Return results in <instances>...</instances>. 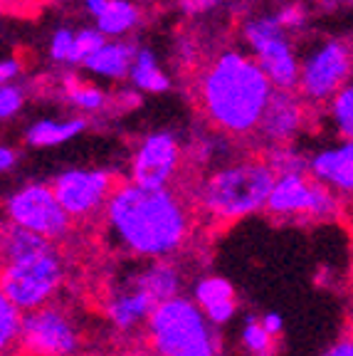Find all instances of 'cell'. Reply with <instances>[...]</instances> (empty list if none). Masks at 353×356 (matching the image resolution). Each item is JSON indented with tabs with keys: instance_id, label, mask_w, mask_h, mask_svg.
I'll list each match as a JSON object with an SVG mask.
<instances>
[{
	"instance_id": "obj_4",
	"label": "cell",
	"mask_w": 353,
	"mask_h": 356,
	"mask_svg": "<svg viewBox=\"0 0 353 356\" xmlns=\"http://www.w3.org/2000/svg\"><path fill=\"white\" fill-rule=\"evenodd\" d=\"M144 349L154 356H222V334L193 297L178 295L151 312Z\"/></svg>"
},
{
	"instance_id": "obj_13",
	"label": "cell",
	"mask_w": 353,
	"mask_h": 356,
	"mask_svg": "<svg viewBox=\"0 0 353 356\" xmlns=\"http://www.w3.org/2000/svg\"><path fill=\"white\" fill-rule=\"evenodd\" d=\"M156 305L158 302L133 280L129 270H124L122 277H116L106 287L101 297V314L114 334L133 337V334H144V327Z\"/></svg>"
},
{
	"instance_id": "obj_38",
	"label": "cell",
	"mask_w": 353,
	"mask_h": 356,
	"mask_svg": "<svg viewBox=\"0 0 353 356\" xmlns=\"http://www.w3.org/2000/svg\"><path fill=\"white\" fill-rule=\"evenodd\" d=\"M136 3H138V6H151V3H156V0H136Z\"/></svg>"
},
{
	"instance_id": "obj_21",
	"label": "cell",
	"mask_w": 353,
	"mask_h": 356,
	"mask_svg": "<svg viewBox=\"0 0 353 356\" xmlns=\"http://www.w3.org/2000/svg\"><path fill=\"white\" fill-rule=\"evenodd\" d=\"M129 84L136 87L141 95H166L171 92L173 79L166 72V67L161 65L158 55L151 47H136V55L131 62V72H129Z\"/></svg>"
},
{
	"instance_id": "obj_20",
	"label": "cell",
	"mask_w": 353,
	"mask_h": 356,
	"mask_svg": "<svg viewBox=\"0 0 353 356\" xmlns=\"http://www.w3.org/2000/svg\"><path fill=\"white\" fill-rule=\"evenodd\" d=\"M133 55H136V44L129 42L126 38H106V42L94 52L84 70L104 82H129Z\"/></svg>"
},
{
	"instance_id": "obj_11",
	"label": "cell",
	"mask_w": 353,
	"mask_h": 356,
	"mask_svg": "<svg viewBox=\"0 0 353 356\" xmlns=\"http://www.w3.org/2000/svg\"><path fill=\"white\" fill-rule=\"evenodd\" d=\"M186 151L176 134L156 129L136 141L129 156V181L151 188H171L181 176Z\"/></svg>"
},
{
	"instance_id": "obj_5",
	"label": "cell",
	"mask_w": 353,
	"mask_h": 356,
	"mask_svg": "<svg viewBox=\"0 0 353 356\" xmlns=\"http://www.w3.org/2000/svg\"><path fill=\"white\" fill-rule=\"evenodd\" d=\"M67 280L65 257L55 243L30 255L3 260V295L22 312L50 305Z\"/></svg>"
},
{
	"instance_id": "obj_33",
	"label": "cell",
	"mask_w": 353,
	"mask_h": 356,
	"mask_svg": "<svg viewBox=\"0 0 353 356\" xmlns=\"http://www.w3.org/2000/svg\"><path fill=\"white\" fill-rule=\"evenodd\" d=\"M20 163V149L13 144H3L0 146V171L3 173H13Z\"/></svg>"
},
{
	"instance_id": "obj_23",
	"label": "cell",
	"mask_w": 353,
	"mask_h": 356,
	"mask_svg": "<svg viewBox=\"0 0 353 356\" xmlns=\"http://www.w3.org/2000/svg\"><path fill=\"white\" fill-rule=\"evenodd\" d=\"M238 344L245 356H277L279 339L267 332L260 314H245L238 332Z\"/></svg>"
},
{
	"instance_id": "obj_24",
	"label": "cell",
	"mask_w": 353,
	"mask_h": 356,
	"mask_svg": "<svg viewBox=\"0 0 353 356\" xmlns=\"http://www.w3.org/2000/svg\"><path fill=\"white\" fill-rule=\"evenodd\" d=\"M326 114L338 139H353V77L326 104Z\"/></svg>"
},
{
	"instance_id": "obj_17",
	"label": "cell",
	"mask_w": 353,
	"mask_h": 356,
	"mask_svg": "<svg viewBox=\"0 0 353 356\" xmlns=\"http://www.w3.org/2000/svg\"><path fill=\"white\" fill-rule=\"evenodd\" d=\"M129 273L156 302H166L171 297L183 295V287H186V275H183V267L176 262V257L133 260V267H129Z\"/></svg>"
},
{
	"instance_id": "obj_31",
	"label": "cell",
	"mask_w": 353,
	"mask_h": 356,
	"mask_svg": "<svg viewBox=\"0 0 353 356\" xmlns=\"http://www.w3.org/2000/svg\"><path fill=\"white\" fill-rule=\"evenodd\" d=\"M22 74V62L17 55H8L0 62V82H17Z\"/></svg>"
},
{
	"instance_id": "obj_19",
	"label": "cell",
	"mask_w": 353,
	"mask_h": 356,
	"mask_svg": "<svg viewBox=\"0 0 353 356\" xmlns=\"http://www.w3.org/2000/svg\"><path fill=\"white\" fill-rule=\"evenodd\" d=\"M57 95L69 109L77 114H101V111L111 109V95L99 84L89 82V79L79 77L74 70H67L57 79Z\"/></svg>"
},
{
	"instance_id": "obj_7",
	"label": "cell",
	"mask_w": 353,
	"mask_h": 356,
	"mask_svg": "<svg viewBox=\"0 0 353 356\" xmlns=\"http://www.w3.org/2000/svg\"><path fill=\"white\" fill-rule=\"evenodd\" d=\"M243 42L262 65L277 89H299L302 55L292 42V33L281 28L274 13H260L243 22Z\"/></svg>"
},
{
	"instance_id": "obj_32",
	"label": "cell",
	"mask_w": 353,
	"mask_h": 356,
	"mask_svg": "<svg viewBox=\"0 0 353 356\" xmlns=\"http://www.w3.org/2000/svg\"><path fill=\"white\" fill-rule=\"evenodd\" d=\"M319 356H353V332L343 334L336 341H331Z\"/></svg>"
},
{
	"instance_id": "obj_14",
	"label": "cell",
	"mask_w": 353,
	"mask_h": 356,
	"mask_svg": "<svg viewBox=\"0 0 353 356\" xmlns=\"http://www.w3.org/2000/svg\"><path fill=\"white\" fill-rule=\"evenodd\" d=\"M306 106H309V102L304 99L299 92L274 89V95H272L270 104L262 114L257 134H254L257 141L265 149L294 144V139L302 134L304 124H306Z\"/></svg>"
},
{
	"instance_id": "obj_16",
	"label": "cell",
	"mask_w": 353,
	"mask_h": 356,
	"mask_svg": "<svg viewBox=\"0 0 353 356\" xmlns=\"http://www.w3.org/2000/svg\"><path fill=\"white\" fill-rule=\"evenodd\" d=\"M190 297L217 327H227L238 317V289L222 275H200L190 284Z\"/></svg>"
},
{
	"instance_id": "obj_15",
	"label": "cell",
	"mask_w": 353,
	"mask_h": 356,
	"mask_svg": "<svg viewBox=\"0 0 353 356\" xmlns=\"http://www.w3.org/2000/svg\"><path fill=\"white\" fill-rule=\"evenodd\" d=\"M309 173L343 200H353V139H338L309 154Z\"/></svg>"
},
{
	"instance_id": "obj_28",
	"label": "cell",
	"mask_w": 353,
	"mask_h": 356,
	"mask_svg": "<svg viewBox=\"0 0 353 356\" xmlns=\"http://www.w3.org/2000/svg\"><path fill=\"white\" fill-rule=\"evenodd\" d=\"M28 104V95L20 82H3L0 87V119L13 122L20 117V111Z\"/></svg>"
},
{
	"instance_id": "obj_10",
	"label": "cell",
	"mask_w": 353,
	"mask_h": 356,
	"mask_svg": "<svg viewBox=\"0 0 353 356\" xmlns=\"http://www.w3.org/2000/svg\"><path fill=\"white\" fill-rule=\"evenodd\" d=\"M17 349L28 356H79L84 349V334L72 312L50 302L25 312Z\"/></svg>"
},
{
	"instance_id": "obj_29",
	"label": "cell",
	"mask_w": 353,
	"mask_h": 356,
	"mask_svg": "<svg viewBox=\"0 0 353 356\" xmlns=\"http://www.w3.org/2000/svg\"><path fill=\"white\" fill-rule=\"evenodd\" d=\"M274 15H277V20L281 22V28L292 35L299 33V30H304L306 28V22H309V10H306L302 3H297V0L279 6L274 10Z\"/></svg>"
},
{
	"instance_id": "obj_8",
	"label": "cell",
	"mask_w": 353,
	"mask_h": 356,
	"mask_svg": "<svg viewBox=\"0 0 353 356\" xmlns=\"http://www.w3.org/2000/svg\"><path fill=\"white\" fill-rule=\"evenodd\" d=\"M353 77V44L341 38L316 40L302 55L299 72V95L309 106L329 104L338 89Z\"/></svg>"
},
{
	"instance_id": "obj_22",
	"label": "cell",
	"mask_w": 353,
	"mask_h": 356,
	"mask_svg": "<svg viewBox=\"0 0 353 356\" xmlns=\"http://www.w3.org/2000/svg\"><path fill=\"white\" fill-rule=\"evenodd\" d=\"M141 20L144 6H138L136 0H106V6L92 22L106 38H129L133 30H138Z\"/></svg>"
},
{
	"instance_id": "obj_36",
	"label": "cell",
	"mask_w": 353,
	"mask_h": 356,
	"mask_svg": "<svg viewBox=\"0 0 353 356\" xmlns=\"http://www.w3.org/2000/svg\"><path fill=\"white\" fill-rule=\"evenodd\" d=\"M30 3H33V0H3L6 10H13V8H15V10H20L22 6H30Z\"/></svg>"
},
{
	"instance_id": "obj_34",
	"label": "cell",
	"mask_w": 353,
	"mask_h": 356,
	"mask_svg": "<svg viewBox=\"0 0 353 356\" xmlns=\"http://www.w3.org/2000/svg\"><path fill=\"white\" fill-rule=\"evenodd\" d=\"M260 317H262V324L267 327V332L274 334L277 339H281V334H284V317H281L279 312H265Z\"/></svg>"
},
{
	"instance_id": "obj_1",
	"label": "cell",
	"mask_w": 353,
	"mask_h": 356,
	"mask_svg": "<svg viewBox=\"0 0 353 356\" xmlns=\"http://www.w3.org/2000/svg\"><path fill=\"white\" fill-rule=\"evenodd\" d=\"M101 218L109 250L129 260L178 257L193 235V208L178 191L133 181L116 186Z\"/></svg>"
},
{
	"instance_id": "obj_27",
	"label": "cell",
	"mask_w": 353,
	"mask_h": 356,
	"mask_svg": "<svg viewBox=\"0 0 353 356\" xmlns=\"http://www.w3.org/2000/svg\"><path fill=\"white\" fill-rule=\"evenodd\" d=\"M74 35H77V30L62 25V28H57L55 33L50 35V40H47V57H50L57 67H67V70H69V65H72Z\"/></svg>"
},
{
	"instance_id": "obj_9",
	"label": "cell",
	"mask_w": 353,
	"mask_h": 356,
	"mask_svg": "<svg viewBox=\"0 0 353 356\" xmlns=\"http://www.w3.org/2000/svg\"><path fill=\"white\" fill-rule=\"evenodd\" d=\"M6 220L50 240H65L72 230V218L62 208L52 184L25 181L6 195Z\"/></svg>"
},
{
	"instance_id": "obj_37",
	"label": "cell",
	"mask_w": 353,
	"mask_h": 356,
	"mask_svg": "<svg viewBox=\"0 0 353 356\" xmlns=\"http://www.w3.org/2000/svg\"><path fill=\"white\" fill-rule=\"evenodd\" d=\"M131 356H154V354H151V351H146V349H138V351H133Z\"/></svg>"
},
{
	"instance_id": "obj_35",
	"label": "cell",
	"mask_w": 353,
	"mask_h": 356,
	"mask_svg": "<svg viewBox=\"0 0 353 356\" xmlns=\"http://www.w3.org/2000/svg\"><path fill=\"white\" fill-rule=\"evenodd\" d=\"M82 6H84V13L94 20V17L101 13V8L106 6V0H82Z\"/></svg>"
},
{
	"instance_id": "obj_3",
	"label": "cell",
	"mask_w": 353,
	"mask_h": 356,
	"mask_svg": "<svg viewBox=\"0 0 353 356\" xmlns=\"http://www.w3.org/2000/svg\"><path fill=\"white\" fill-rule=\"evenodd\" d=\"M274 184L277 171L265 156L220 163L210 168L195 186V211L203 220L217 225L245 220L254 213H265Z\"/></svg>"
},
{
	"instance_id": "obj_30",
	"label": "cell",
	"mask_w": 353,
	"mask_h": 356,
	"mask_svg": "<svg viewBox=\"0 0 353 356\" xmlns=\"http://www.w3.org/2000/svg\"><path fill=\"white\" fill-rule=\"evenodd\" d=\"M222 0H178V8L186 13L188 17H200L213 13Z\"/></svg>"
},
{
	"instance_id": "obj_12",
	"label": "cell",
	"mask_w": 353,
	"mask_h": 356,
	"mask_svg": "<svg viewBox=\"0 0 353 356\" xmlns=\"http://www.w3.org/2000/svg\"><path fill=\"white\" fill-rule=\"evenodd\" d=\"M116 186H119L116 173L101 166L65 168L52 178V188H55L62 208L69 213L72 220L79 222L101 216Z\"/></svg>"
},
{
	"instance_id": "obj_25",
	"label": "cell",
	"mask_w": 353,
	"mask_h": 356,
	"mask_svg": "<svg viewBox=\"0 0 353 356\" xmlns=\"http://www.w3.org/2000/svg\"><path fill=\"white\" fill-rule=\"evenodd\" d=\"M22 324H25V312L3 295L0 297V346H3V354H8L13 346L20 344Z\"/></svg>"
},
{
	"instance_id": "obj_6",
	"label": "cell",
	"mask_w": 353,
	"mask_h": 356,
	"mask_svg": "<svg viewBox=\"0 0 353 356\" xmlns=\"http://www.w3.org/2000/svg\"><path fill=\"white\" fill-rule=\"evenodd\" d=\"M265 213L281 222H331L343 213V198L309 171L279 173Z\"/></svg>"
},
{
	"instance_id": "obj_2",
	"label": "cell",
	"mask_w": 353,
	"mask_h": 356,
	"mask_svg": "<svg viewBox=\"0 0 353 356\" xmlns=\"http://www.w3.org/2000/svg\"><path fill=\"white\" fill-rule=\"evenodd\" d=\"M274 89L252 52L227 47L198 74L195 99L210 129L232 139H245L257 134Z\"/></svg>"
},
{
	"instance_id": "obj_26",
	"label": "cell",
	"mask_w": 353,
	"mask_h": 356,
	"mask_svg": "<svg viewBox=\"0 0 353 356\" xmlns=\"http://www.w3.org/2000/svg\"><path fill=\"white\" fill-rule=\"evenodd\" d=\"M104 42H106V35L101 33L97 25H94V28H79L77 35H74V55H72L69 70H77V67L87 65L94 57V52L99 50Z\"/></svg>"
},
{
	"instance_id": "obj_39",
	"label": "cell",
	"mask_w": 353,
	"mask_h": 356,
	"mask_svg": "<svg viewBox=\"0 0 353 356\" xmlns=\"http://www.w3.org/2000/svg\"><path fill=\"white\" fill-rule=\"evenodd\" d=\"M13 356H28V354H22V351H20V354H13Z\"/></svg>"
},
{
	"instance_id": "obj_18",
	"label": "cell",
	"mask_w": 353,
	"mask_h": 356,
	"mask_svg": "<svg viewBox=\"0 0 353 356\" xmlns=\"http://www.w3.org/2000/svg\"><path fill=\"white\" fill-rule=\"evenodd\" d=\"M89 129V119L74 111L72 117H40L22 129V144L28 149H57L77 139Z\"/></svg>"
}]
</instances>
